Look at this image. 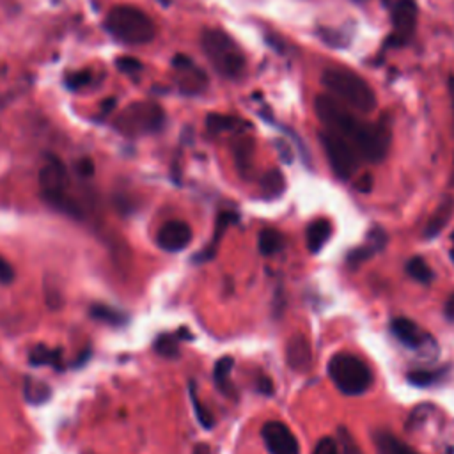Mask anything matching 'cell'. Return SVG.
<instances>
[{"label":"cell","mask_w":454,"mask_h":454,"mask_svg":"<svg viewBox=\"0 0 454 454\" xmlns=\"http://www.w3.org/2000/svg\"><path fill=\"white\" fill-rule=\"evenodd\" d=\"M264 444L270 454H300V444L290 427L279 420H270L261 430Z\"/></svg>","instance_id":"obj_9"},{"label":"cell","mask_w":454,"mask_h":454,"mask_svg":"<svg viewBox=\"0 0 454 454\" xmlns=\"http://www.w3.org/2000/svg\"><path fill=\"white\" fill-rule=\"evenodd\" d=\"M252 158H254V142L248 137H238L234 142V162L241 174H247L252 169Z\"/></svg>","instance_id":"obj_19"},{"label":"cell","mask_w":454,"mask_h":454,"mask_svg":"<svg viewBox=\"0 0 454 454\" xmlns=\"http://www.w3.org/2000/svg\"><path fill=\"white\" fill-rule=\"evenodd\" d=\"M444 313H446V318L449 321H453L454 323V293L451 295L449 298H447L446 302V309H444Z\"/></svg>","instance_id":"obj_36"},{"label":"cell","mask_w":454,"mask_h":454,"mask_svg":"<svg viewBox=\"0 0 454 454\" xmlns=\"http://www.w3.org/2000/svg\"><path fill=\"white\" fill-rule=\"evenodd\" d=\"M286 360L288 366L291 369L304 373L311 367L313 362V350H311V343L304 334H297L290 339L286 348Z\"/></svg>","instance_id":"obj_13"},{"label":"cell","mask_w":454,"mask_h":454,"mask_svg":"<svg viewBox=\"0 0 454 454\" xmlns=\"http://www.w3.org/2000/svg\"><path fill=\"white\" fill-rule=\"evenodd\" d=\"M261 188H263V195L267 199H275L283 195V192L286 190V180H284L283 172L277 169H271L267 174L263 176L261 181Z\"/></svg>","instance_id":"obj_21"},{"label":"cell","mask_w":454,"mask_h":454,"mask_svg":"<svg viewBox=\"0 0 454 454\" xmlns=\"http://www.w3.org/2000/svg\"><path fill=\"white\" fill-rule=\"evenodd\" d=\"M316 115L327 132L350 142L360 160L382 162L390 148V130L385 122L360 121L344 104L334 96H318Z\"/></svg>","instance_id":"obj_1"},{"label":"cell","mask_w":454,"mask_h":454,"mask_svg":"<svg viewBox=\"0 0 454 454\" xmlns=\"http://www.w3.org/2000/svg\"><path fill=\"white\" fill-rule=\"evenodd\" d=\"M417 16H419V9H417L416 0H397L392 11L394 34L390 41L397 43V45L409 41L416 32Z\"/></svg>","instance_id":"obj_11"},{"label":"cell","mask_w":454,"mask_h":454,"mask_svg":"<svg viewBox=\"0 0 454 454\" xmlns=\"http://www.w3.org/2000/svg\"><path fill=\"white\" fill-rule=\"evenodd\" d=\"M50 396V389L43 383H34V382H27L25 383V397L31 403H43V401L48 399Z\"/></svg>","instance_id":"obj_28"},{"label":"cell","mask_w":454,"mask_h":454,"mask_svg":"<svg viewBox=\"0 0 454 454\" xmlns=\"http://www.w3.org/2000/svg\"><path fill=\"white\" fill-rule=\"evenodd\" d=\"M192 241L190 225L183 220H171L158 231L157 243L165 252H181Z\"/></svg>","instance_id":"obj_12"},{"label":"cell","mask_w":454,"mask_h":454,"mask_svg":"<svg viewBox=\"0 0 454 454\" xmlns=\"http://www.w3.org/2000/svg\"><path fill=\"white\" fill-rule=\"evenodd\" d=\"M329 376L346 396H360L373 385L369 366L351 353H336L329 362Z\"/></svg>","instance_id":"obj_5"},{"label":"cell","mask_w":454,"mask_h":454,"mask_svg":"<svg viewBox=\"0 0 454 454\" xmlns=\"http://www.w3.org/2000/svg\"><path fill=\"white\" fill-rule=\"evenodd\" d=\"M321 82L334 98L346 107L355 108L362 114H371L378 107V99L371 85L351 69L330 68L323 73Z\"/></svg>","instance_id":"obj_2"},{"label":"cell","mask_w":454,"mask_h":454,"mask_svg":"<svg viewBox=\"0 0 454 454\" xmlns=\"http://www.w3.org/2000/svg\"><path fill=\"white\" fill-rule=\"evenodd\" d=\"M409 380L410 383H413L417 387L430 385L435 380V373H432V371H410Z\"/></svg>","instance_id":"obj_30"},{"label":"cell","mask_w":454,"mask_h":454,"mask_svg":"<svg viewBox=\"0 0 454 454\" xmlns=\"http://www.w3.org/2000/svg\"><path fill=\"white\" fill-rule=\"evenodd\" d=\"M190 397H192V403H194V410H195V416H197L199 423L203 424V427H206V430L213 427V424H215L213 416L210 413V410H206L203 405H201V401H199L197 394H195L194 385L190 387Z\"/></svg>","instance_id":"obj_27"},{"label":"cell","mask_w":454,"mask_h":454,"mask_svg":"<svg viewBox=\"0 0 454 454\" xmlns=\"http://www.w3.org/2000/svg\"><path fill=\"white\" fill-rule=\"evenodd\" d=\"M451 240H453V243H454V233H453V234H451Z\"/></svg>","instance_id":"obj_41"},{"label":"cell","mask_w":454,"mask_h":454,"mask_svg":"<svg viewBox=\"0 0 454 454\" xmlns=\"http://www.w3.org/2000/svg\"><path fill=\"white\" fill-rule=\"evenodd\" d=\"M454 215V197H446L442 203L439 204L435 211H433L432 218L427 222L426 229H424V236L430 240V238H437L444 229H446V225L449 224L451 218Z\"/></svg>","instance_id":"obj_15"},{"label":"cell","mask_w":454,"mask_h":454,"mask_svg":"<svg viewBox=\"0 0 454 454\" xmlns=\"http://www.w3.org/2000/svg\"><path fill=\"white\" fill-rule=\"evenodd\" d=\"M32 366H61V351L46 346H36L29 355Z\"/></svg>","instance_id":"obj_22"},{"label":"cell","mask_w":454,"mask_h":454,"mask_svg":"<svg viewBox=\"0 0 454 454\" xmlns=\"http://www.w3.org/2000/svg\"><path fill=\"white\" fill-rule=\"evenodd\" d=\"M78 169H80V174L85 176H92V172H94V165H92L91 160H82L78 164Z\"/></svg>","instance_id":"obj_37"},{"label":"cell","mask_w":454,"mask_h":454,"mask_svg":"<svg viewBox=\"0 0 454 454\" xmlns=\"http://www.w3.org/2000/svg\"><path fill=\"white\" fill-rule=\"evenodd\" d=\"M451 260H453V263H454V247L451 248Z\"/></svg>","instance_id":"obj_40"},{"label":"cell","mask_w":454,"mask_h":454,"mask_svg":"<svg viewBox=\"0 0 454 454\" xmlns=\"http://www.w3.org/2000/svg\"><path fill=\"white\" fill-rule=\"evenodd\" d=\"M385 241H387L385 233H383L382 229H374L373 233L369 234V238H367L366 243L360 245V247H357L355 250L351 252L350 256H348V263H350L351 267H357V264L364 263L366 260L373 257L376 252L382 250L383 245H385Z\"/></svg>","instance_id":"obj_16"},{"label":"cell","mask_w":454,"mask_h":454,"mask_svg":"<svg viewBox=\"0 0 454 454\" xmlns=\"http://www.w3.org/2000/svg\"><path fill=\"white\" fill-rule=\"evenodd\" d=\"M373 442H374V447H376L378 454H419L416 453L409 444L396 439V437L389 432L374 433Z\"/></svg>","instance_id":"obj_18"},{"label":"cell","mask_w":454,"mask_h":454,"mask_svg":"<svg viewBox=\"0 0 454 454\" xmlns=\"http://www.w3.org/2000/svg\"><path fill=\"white\" fill-rule=\"evenodd\" d=\"M39 185H41L45 201H48L52 206L59 208V210H66L71 213V201H69L68 194H66L69 185V178L68 171H66V167L62 165L61 160H57V158L54 157H50L48 160H46L41 172H39Z\"/></svg>","instance_id":"obj_7"},{"label":"cell","mask_w":454,"mask_h":454,"mask_svg":"<svg viewBox=\"0 0 454 454\" xmlns=\"http://www.w3.org/2000/svg\"><path fill=\"white\" fill-rule=\"evenodd\" d=\"M330 236H332V224L327 218H318V220L311 222L306 231L307 248L313 254H316V252H320L325 247V243L330 240Z\"/></svg>","instance_id":"obj_17"},{"label":"cell","mask_w":454,"mask_h":454,"mask_svg":"<svg viewBox=\"0 0 454 454\" xmlns=\"http://www.w3.org/2000/svg\"><path fill=\"white\" fill-rule=\"evenodd\" d=\"M15 281V270L11 264L0 256V284H11Z\"/></svg>","instance_id":"obj_33"},{"label":"cell","mask_w":454,"mask_h":454,"mask_svg":"<svg viewBox=\"0 0 454 454\" xmlns=\"http://www.w3.org/2000/svg\"><path fill=\"white\" fill-rule=\"evenodd\" d=\"M390 330H392L394 337L401 344H405L406 348H412V350L423 346L424 341L427 339L426 332H423L419 325L413 323L409 318H396V320H392Z\"/></svg>","instance_id":"obj_14"},{"label":"cell","mask_w":454,"mask_h":454,"mask_svg":"<svg viewBox=\"0 0 454 454\" xmlns=\"http://www.w3.org/2000/svg\"><path fill=\"white\" fill-rule=\"evenodd\" d=\"M105 29L122 45H148L157 36L155 22L134 6H115L105 18Z\"/></svg>","instance_id":"obj_3"},{"label":"cell","mask_w":454,"mask_h":454,"mask_svg":"<svg viewBox=\"0 0 454 454\" xmlns=\"http://www.w3.org/2000/svg\"><path fill=\"white\" fill-rule=\"evenodd\" d=\"M89 82H91V73H89V71L77 73V75H71V77L68 78V85L71 89L84 87V85H87Z\"/></svg>","instance_id":"obj_34"},{"label":"cell","mask_w":454,"mask_h":454,"mask_svg":"<svg viewBox=\"0 0 454 454\" xmlns=\"http://www.w3.org/2000/svg\"><path fill=\"white\" fill-rule=\"evenodd\" d=\"M257 390L261 394H264V396H271L274 394V382L268 376H260V380H257Z\"/></svg>","instance_id":"obj_35"},{"label":"cell","mask_w":454,"mask_h":454,"mask_svg":"<svg viewBox=\"0 0 454 454\" xmlns=\"http://www.w3.org/2000/svg\"><path fill=\"white\" fill-rule=\"evenodd\" d=\"M115 66H118L119 71L126 73V75H135V73H139L142 69L141 62H139L137 59H134V57L119 59V61L115 62Z\"/></svg>","instance_id":"obj_31"},{"label":"cell","mask_w":454,"mask_h":454,"mask_svg":"<svg viewBox=\"0 0 454 454\" xmlns=\"http://www.w3.org/2000/svg\"><path fill=\"white\" fill-rule=\"evenodd\" d=\"M449 94H451V99H453V108H454V77L449 78Z\"/></svg>","instance_id":"obj_39"},{"label":"cell","mask_w":454,"mask_h":454,"mask_svg":"<svg viewBox=\"0 0 454 454\" xmlns=\"http://www.w3.org/2000/svg\"><path fill=\"white\" fill-rule=\"evenodd\" d=\"M234 360L231 357H222L217 364H215V371H213V378L215 383H217L218 389L222 392H227L229 389V374L233 371Z\"/></svg>","instance_id":"obj_24"},{"label":"cell","mask_w":454,"mask_h":454,"mask_svg":"<svg viewBox=\"0 0 454 454\" xmlns=\"http://www.w3.org/2000/svg\"><path fill=\"white\" fill-rule=\"evenodd\" d=\"M91 314L96 318V320L107 321V323H112V325H119L125 321V316H122L121 313H118V311L111 309V307H105V306H96L94 309H92Z\"/></svg>","instance_id":"obj_29"},{"label":"cell","mask_w":454,"mask_h":454,"mask_svg":"<svg viewBox=\"0 0 454 454\" xmlns=\"http://www.w3.org/2000/svg\"><path fill=\"white\" fill-rule=\"evenodd\" d=\"M320 141L325 149V155L329 158L330 167L336 172L337 178L350 180L360 165V157L355 151V148L350 142L344 141V139L337 137V135L330 134L327 130L321 132Z\"/></svg>","instance_id":"obj_8"},{"label":"cell","mask_w":454,"mask_h":454,"mask_svg":"<svg viewBox=\"0 0 454 454\" xmlns=\"http://www.w3.org/2000/svg\"><path fill=\"white\" fill-rule=\"evenodd\" d=\"M155 350L160 353V355L167 357V359H174V357H178V353H180V344H178V337L174 336H169V334H165V336H160L157 339V343H155Z\"/></svg>","instance_id":"obj_26"},{"label":"cell","mask_w":454,"mask_h":454,"mask_svg":"<svg viewBox=\"0 0 454 454\" xmlns=\"http://www.w3.org/2000/svg\"><path fill=\"white\" fill-rule=\"evenodd\" d=\"M314 454H341L339 444L334 439H330V437H325V439H321L320 442H318Z\"/></svg>","instance_id":"obj_32"},{"label":"cell","mask_w":454,"mask_h":454,"mask_svg":"<svg viewBox=\"0 0 454 454\" xmlns=\"http://www.w3.org/2000/svg\"><path fill=\"white\" fill-rule=\"evenodd\" d=\"M243 125V121H240L238 118H231V115H220V114H211L206 119V128L211 134H222V132L236 130V126Z\"/></svg>","instance_id":"obj_23"},{"label":"cell","mask_w":454,"mask_h":454,"mask_svg":"<svg viewBox=\"0 0 454 454\" xmlns=\"http://www.w3.org/2000/svg\"><path fill=\"white\" fill-rule=\"evenodd\" d=\"M172 66H174L178 85H180L185 94H199V92H203L206 89V73L199 68L192 59H188L187 55H176Z\"/></svg>","instance_id":"obj_10"},{"label":"cell","mask_w":454,"mask_h":454,"mask_svg":"<svg viewBox=\"0 0 454 454\" xmlns=\"http://www.w3.org/2000/svg\"><path fill=\"white\" fill-rule=\"evenodd\" d=\"M406 271L412 279L419 281V283L427 284L433 281V270L427 267L426 261L423 257H412V260L406 263Z\"/></svg>","instance_id":"obj_25"},{"label":"cell","mask_w":454,"mask_h":454,"mask_svg":"<svg viewBox=\"0 0 454 454\" xmlns=\"http://www.w3.org/2000/svg\"><path fill=\"white\" fill-rule=\"evenodd\" d=\"M284 236L277 229H263L260 233V240H257V247L263 256H274L277 252L284 248Z\"/></svg>","instance_id":"obj_20"},{"label":"cell","mask_w":454,"mask_h":454,"mask_svg":"<svg viewBox=\"0 0 454 454\" xmlns=\"http://www.w3.org/2000/svg\"><path fill=\"white\" fill-rule=\"evenodd\" d=\"M371 183H373V180H371V176H364V181L360 180V183H359V190L369 192L371 190Z\"/></svg>","instance_id":"obj_38"},{"label":"cell","mask_w":454,"mask_h":454,"mask_svg":"<svg viewBox=\"0 0 454 454\" xmlns=\"http://www.w3.org/2000/svg\"><path fill=\"white\" fill-rule=\"evenodd\" d=\"M201 46L218 75L238 78L245 71L247 59L236 41L222 29H206L201 34Z\"/></svg>","instance_id":"obj_4"},{"label":"cell","mask_w":454,"mask_h":454,"mask_svg":"<svg viewBox=\"0 0 454 454\" xmlns=\"http://www.w3.org/2000/svg\"><path fill=\"white\" fill-rule=\"evenodd\" d=\"M165 115L164 111L153 101H139L130 105L121 112V115L115 121L118 130L125 135H146L155 134L164 126Z\"/></svg>","instance_id":"obj_6"}]
</instances>
